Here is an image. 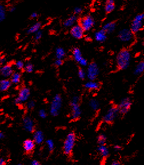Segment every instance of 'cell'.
Instances as JSON below:
<instances>
[{
	"mask_svg": "<svg viewBox=\"0 0 144 165\" xmlns=\"http://www.w3.org/2000/svg\"><path fill=\"white\" fill-rule=\"evenodd\" d=\"M131 59V54L126 49L121 50L118 54L116 58L118 67L121 70L126 69L129 65Z\"/></svg>",
	"mask_w": 144,
	"mask_h": 165,
	"instance_id": "cell-1",
	"label": "cell"
},
{
	"mask_svg": "<svg viewBox=\"0 0 144 165\" xmlns=\"http://www.w3.org/2000/svg\"><path fill=\"white\" fill-rule=\"evenodd\" d=\"M76 143V135L73 133H70L66 136L65 140L63 150L66 155H70L72 152Z\"/></svg>",
	"mask_w": 144,
	"mask_h": 165,
	"instance_id": "cell-2",
	"label": "cell"
},
{
	"mask_svg": "<svg viewBox=\"0 0 144 165\" xmlns=\"http://www.w3.org/2000/svg\"><path fill=\"white\" fill-rule=\"evenodd\" d=\"M79 102L80 98L77 96L74 97L70 102V106L72 107V118L73 120L79 118L81 114Z\"/></svg>",
	"mask_w": 144,
	"mask_h": 165,
	"instance_id": "cell-3",
	"label": "cell"
},
{
	"mask_svg": "<svg viewBox=\"0 0 144 165\" xmlns=\"http://www.w3.org/2000/svg\"><path fill=\"white\" fill-rule=\"evenodd\" d=\"M62 98L60 95H56L51 104L50 113L53 116H56L59 114L61 108Z\"/></svg>",
	"mask_w": 144,
	"mask_h": 165,
	"instance_id": "cell-4",
	"label": "cell"
},
{
	"mask_svg": "<svg viewBox=\"0 0 144 165\" xmlns=\"http://www.w3.org/2000/svg\"><path fill=\"white\" fill-rule=\"evenodd\" d=\"M119 112V111L117 107L113 106L110 107L103 116V121L106 123H112L117 117Z\"/></svg>",
	"mask_w": 144,
	"mask_h": 165,
	"instance_id": "cell-5",
	"label": "cell"
},
{
	"mask_svg": "<svg viewBox=\"0 0 144 165\" xmlns=\"http://www.w3.org/2000/svg\"><path fill=\"white\" fill-rule=\"evenodd\" d=\"M99 74V68L97 63L92 62L90 63L87 69V76L91 81H94Z\"/></svg>",
	"mask_w": 144,
	"mask_h": 165,
	"instance_id": "cell-6",
	"label": "cell"
},
{
	"mask_svg": "<svg viewBox=\"0 0 144 165\" xmlns=\"http://www.w3.org/2000/svg\"><path fill=\"white\" fill-rule=\"evenodd\" d=\"M144 19V14H140L135 17L132 22L130 28V30L133 33H137L141 29Z\"/></svg>",
	"mask_w": 144,
	"mask_h": 165,
	"instance_id": "cell-7",
	"label": "cell"
},
{
	"mask_svg": "<svg viewBox=\"0 0 144 165\" xmlns=\"http://www.w3.org/2000/svg\"><path fill=\"white\" fill-rule=\"evenodd\" d=\"M94 25V20L90 15L83 17L80 21V25L84 31H89L93 27Z\"/></svg>",
	"mask_w": 144,
	"mask_h": 165,
	"instance_id": "cell-8",
	"label": "cell"
},
{
	"mask_svg": "<svg viewBox=\"0 0 144 165\" xmlns=\"http://www.w3.org/2000/svg\"><path fill=\"white\" fill-rule=\"evenodd\" d=\"M131 106H132V101L129 98H123L121 101L118 107L119 111L121 114H125L129 111Z\"/></svg>",
	"mask_w": 144,
	"mask_h": 165,
	"instance_id": "cell-9",
	"label": "cell"
},
{
	"mask_svg": "<svg viewBox=\"0 0 144 165\" xmlns=\"http://www.w3.org/2000/svg\"><path fill=\"white\" fill-rule=\"evenodd\" d=\"M30 96V90L26 87H23L21 89L19 97L15 100V102L17 104H20L26 101Z\"/></svg>",
	"mask_w": 144,
	"mask_h": 165,
	"instance_id": "cell-10",
	"label": "cell"
},
{
	"mask_svg": "<svg viewBox=\"0 0 144 165\" xmlns=\"http://www.w3.org/2000/svg\"><path fill=\"white\" fill-rule=\"evenodd\" d=\"M84 30L80 25H76L72 26L70 30L71 35L76 39H81L83 37Z\"/></svg>",
	"mask_w": 144,
	"mask_h": 165,
	"instance_id": "cell-11",
	"label": "cell"
},
{
	"mask_svg": "<svg viewBox=\"0 0 144 165\" xmlns=\"http://www.w3.org/2000/svg\"><path fill=\"white\" fill-rule=\"evenodd\" d=\"M119 38L121 41L124 42H129L133 38V32L129 29H123L119 32Z\"/></svg>",
	"mask_w": 144,
	"mask_h": 165,
	"instance_id": "cell-12",
	"label": "cell"
},
{
	"mask_svg": "<svg viewBox=\"0 0 144 165\" xmlns=\"http://www.w3.org/2000/svg\"><path fill=\"white\" fill-rule=\"evenodd\" d=\"M0 73L3 77H8L12 76V74L13 73V70L10 65L6 64L1 67Z\"/></svg>",
	"mask_w": 144,
	"mask_h": 165,
	"instance_id": "cell-13",
	"label": "cell"
},
{
	"mask_svg": "<svg viewBox=\"0 0 144 165\" xmlns=\"http://www.w3.org/2000/svg\"><path fill=\"white\" fill-rule=\"evenodd\" d=\"M23 148L27 153L32 152L35 147V142L32 140H26L23 142Z\"/></svg>",
	"mask_w": 144,
	"mask_h": 165,
	"instance_id": "cell-14",
	"label": "cell"
},
{
	"mask_svg": "<svg viewBox=\"0 0 144 165\" xmlns=\"http://www.w3.org/2000/svg\"><path fill=\"white\" fill-rule=\"evenodd\" d=\"M106 33L103 29L98 31L94 34V38L97 41L103 42L106 39Z\"/></svg>",
	"mask_w": 144,
	"mask_h": 165,
	"instance_id": "cell-15",
	"label": "cell"
},
{
	"mask_svg": "<svg viewBox=\"0 0 144 165\" xmlns=\"http://www.w3.org/2000/svg\"><path fill=\"white\" fill-rule=\"evenodd\" d=\"M116 27V23L114 22H109L103 25V29L106 33H110L115 30Z\"/></svg>",
	"mask_w": 144,
	"mask_h": 165,
	"instance_id": "cell-16",
	"label": "cell"
},
{
	"mask_svg": "<svg viewBox=\"0 0 144 165\" xmlns=\"http://www.w3.org/2000/svg\"><path fill=\"white\" fill-rule=\"evenodd\" d=\"M77 20V18L76 16H71L69 18H68L66 20H65L63 22V25L64 26L68 28V27H71L74 25L75 23L76 22Z\"/></svg>",
	"mask_w": 144,
	"mask_h": 165,
	"instance_id": "cell-17",
	"label": "cell"
},
{
	"mask_svg": "<svg viewBox=\"0 0 144 165\" xmlns=\"http://www.w3.org/2000/svg\"><path fill=\"white\" fill-rule=\"evenodd\" d=\"M85 88L90 90H96L99 89L100 85L99 83L90 80L89 82L86 83L85 84Z\"/></svg>",
	"mask_w": 144,
	"mask_h": 165,
	"instance_id": "cell-18",
	"label": "cell"
},
{
	"mask_svg": "<svg viewBox=\"0 0 144 165\" xmlns=\"http://www.w3.org/2000/svg\"><path fill=\"white\" fill-rule=\"evenodd\" d=\"M24 127L29 131L32 132L34 130V124L32 120L29 118H26L24 120Z\"/></svg>",
	"mask_w": 144,
	"mask_h": 165,
	"instance_id": "cell-19",
	"label": "cell"
},
{
	"mask_svg": "<svg viewBox=\"0 0 144 165\" xmlns=\"http://www.w3.org/2000/svg\"><path fill=\"white\" fill-rule=\"evenodd\" d=\"M11 86V81L8 80H2L0 81V90L6 91Z\"/></svg>",
	"mask_w": 144,
	"mask_h": 165,
	"instance_id": "cell-20",
	"label": "cell"
},
{
	"mask_svg": "<svg viewBox=\"0 0 144 165\" xmlns=\"http://www.w3.org/2000/svg\"><path fill=\"white\" fill-rule=\"evenodd\" d=\"M73 56L74 60L77 62H80L83 58L81 50L77 47H76L73 50Z\"/></svg>",
	"mask_w": 144,
	"mask_h": 165,
	"instance_id": "cell-21",
	"label": "cell"
},
{
	"mask_svg": "<svg viewBox=\"0 0 144 165\" xmlns=\"http://www.w3.org/2000/svg\"><path fill=\"white\" fill-rule=\"evenodd\" d=\"M43 139H44L43 134L41 131H37L34 133V142L36 143H37V144H41L43 142Z\"/></svg>",
	"mask_w": 144,
	"mask_h": 165,
	"instance_id": "cell-22",
	"label": "cell"
},
{
	"mask_svg": "<svg viewBox=\"0 0 144 165\" xmlns=\"http://www.w3.org/2000/svg\"><path fill=\"white\" fill-rule=\"evenodd\" d=\"M98 151L100 153V154H101V155L103 158L107 157L109 155V153L107 147L105 144L99 145V146L98 147Z\"/></svg>",
	"mask_w": 144,
	"mask_h": 165,
	"instance_id": "cell-23",
	"label": "cell"
},
{
	"mask_svg": "<svg viewBox=\"0 0 144 165\" xmlns=\"http://www.w3.org/2000/svg\"><path fill=\"white\" fill-rule=\"evenodd\" d=\"M144 72V61H141L136 66L134 69V74L136 75H140Z\"/></svg>",
	"mask_w": 144,
	"mask_h": 165,
	"instance_id": "cell-24",
	"label": "cell"
},
{
	"mask_svg": "<svg viewBox=\"0 0 144 165\" xmlns=\"http://www.w3.org/2000/svg\"><path fill=\"white\" fill-rule=\"evenodd\" d=\"M41 24L40 22H37L32 25L28 30V33H35L39 30L41 28Z\"/></svg>",
	"mask_w": 144,
	"mask_h": 165,
	"instance_id": "cell-25",
	"label": "cell"
},
{
	"mask_svg": "<svg viewBox=\"0 0 144 165\" xmlns=\"http://www.w3.org/2000/svg\"><path fill=\"white\" fill-rule=\"evenodd\" d=\"M21 76L19 73H13L11 76V82L17 84L20 82Z\"/></svg>",
	"mask_w": 144,
	"mask_h": 165,
	"instance_id": "cell-26",
	"label": "cell"
},
{
	"mask_svg": "<svg viewBox=\"0 0 144 165\" xmlns=\"http://www.w3.org/2000/svg\"><path fill=\"white\" fill-rule=\"evenodd\" d=\"M89 106L93 110H97L99 109L100 104L99 101L95 99H92L89 101Z\"/></svg>",
	"mask_w": 144,
	"mask_h": 165,
	"instance_id": "cell-27",
	"label": "cell"
},
{
	"mask_svg": "<svg viewBox=\"0 0 144 165\" xmlns=\"http://www.w3.org/2000/svg\"><path fill=\"white\" fill-rule=\"evenodd\" d=\"M56 57L58 59H62L65 56V52L62 47H58L56 50Z\"/></svg>",
	"mask_w": 144,
	"mask_h": 165,
	"instance_id": "cell-28",
	"label": "cell"
},
{
	"mask_svg": "<svg viewBox=\"0 0 144 165\" xmlns=\"http://www.w3.org/2000/svg\"><path fill=\"white\" fill-rule=\"evenodd\" d=\"M115 8L114 3H111V2H106V4L105 5V12L107 13H109L112 12Z\"/></svg>",
	"mask_w": 144,
	"mask_h": 165,
	"instance_id": "cell-29",
	"label": "cell"
},
{
	"mask_svg": "<svg viewBox=\"0 0 144 165\" xmlns=\"http://www.w3.org/2000/svg\"><path fill=\"white\" fill-rule=\"evenodd\" d=\"M6 13L4 7L0 4V22L3 21L5 19Z\"/></svg>",
	"mask_w": 144,
	"mask_h": 165,
	"instance_id": "cell-30",
	"label": "cell"
},
{
	"mask_svg": "<svg viewBox=\"0 0 144 165\" xmlns=\"http://www.w3.org/2000/svg\"><path fill=\"white\" fill-rule=\"evenodd\" d=\"M97 141L99 145L105 144L106 141V137L104 134H100L97 138Z\"/></svg>",
	"mask_w": 144,
	"mask_h": 165,
	"instance_id": "cell-31",
	"label": "cell"
},
{
	"mask_svg": "<svg viewBox=\"0 0 144 165\" xmlns=\"http://www.w3.org/2000/svg\"><path fill=\"white\" fill-rule=\"evenodd\" d=\"M24 69L25 72L28 73H32L33 71V65L32 63H27L25 66H24Z\"/></svg>",
	"mask_w": 144,
	"mask_h": 165,
	"instance_id": "cell-32",
	"label": "cell"
},
{
	"mask_svg": "<svg viewBox=\"0 0 144 165\" xmlns=\"http://www.w3.org/2000/svg\"><path fill=\"white\" fill-rule=\"evenodd\" d=\"M46 144H47V145H48V149L49 150V151H52L53 149H54V143L53 142L52 140H48L46 141Z\"/></svg>",
	"mask_w": 144,
	"mask_h": 165,
	"instance_id": "cell-33",
	"label": "cell"
},
{
	"mask_svg": "<svg viewBox=\"0 0 144 165\" xmlns=\"http://www.w3.org/2000/svg\"><path fill=\"white\" fill-rule=\"evenodd\" d=\"M78 75L81 79L83 80L86 77V72L84 71L83 69H80L78 72Z\"/></svg>",
	"mask_w": 144,
	"mask_h": 165,
	"instance_id": "cell-34",
	"label": "cell"
},
{
	"mask_svg": "<svg viewBox=\"0 0 144 165\" xmlns=\"http://www.w3.org/2000/svg\"><path fill=\"white\" fill-rule=\"evenodd\" d=\"M15 66L18 69L21 70L24 67V63L21 61H19L16 62Z\"/></svg>",
	"mask_w": 144,
	"mask_h": 165,
	"instance_id": "cell-35",
	"label": "cell"
},
{
	"mask_svg": "<svg viewBox=\"0 0 144 165\" xmlns=\"http://www.w3.org/2000/svg\"><path fill=\"white\" fill-rule=\"evenodd\" d=\"M42 36V32L40 30H39L38 32L35 33V39H36V40H39L40 39H41Z\"/></svg>",
	"mask_w": 144,
	"mask_h": 165,
	"instance_id": "cell-36",
	"label": "cell"
},
{
	"mask_svg": "<svg viewBox=\"0 0 144 165\" xmlns=\"http://www.w3.org/2000/svg\"><path fill=\"white\" fill-rule=\"evenodd\" d=\"M79 64H80L81 66H87V65H88V61H87V60H86L85 58H84L83 57L80 61V62H79Z\"/></svg>",
	"mask_w": 144,
	"mask_h": 165,
	"instance_id": "cell-37",
	"label": "cell"
},
{
	"mask_svg": "<svg viewBox=\"0 0 144 165\" xmlns=\"http://www.w3.org/2000/svg\"><path fill=\"white\" fill-rule=\"evenodd\" d=\"M82 9L80 7H76L74 9V13L76 14H79L82 12Z\"/></svg>",
	"mask_w": 144,
	"mask_h": 165,
	"instance_id": "cell-38",
	"label": "cell"
},
{
	"mask_svg": "<svg viewBox=\"0 0 144 165\" xmlns=\"http://www.w3.org/2000/svg\"><path fill=\"white\" fill-rule=\"evenodd\" d=\"M39 116H40V117L42 118H46L47 114H46V113L45 110H41L39 112Z\"/></svg>",
	"mask_w": 144,
	"mask_h": 165,
	"instance_id": "cell-39",
	"label": "cell"
},
{
	"mask_svg": "<svg viewBox=\"0 0 144 165\" xmlns=\"http://www.w3.org/2000/svg\"><path fill=\"white\" fill-rule=\"evenodd\" d=\"M63 63V61L62 60V59H58L57 60H56V61L54 62V64L56 66H61Z\"/></svg>",
	"mask_w": 144,
	"mask_h": 165,
	"instance_id": "cell-40",
	"label": "cell"
},
{
	"mask_svg": "<svg viewBox=\"0 0 144 165\" xmlns=\"http://www.w3.org/2000/svg\"><path fill=\"white\" fill-rule=\"evenodd\" d=\"M37 16H38V14L37 13H33L31 14V17L33 19H35V18L37 17Z\"/></svg>",
	"mask_w": 144,
	"mask_h": 165,
	"instance_id": "cell-41",
	"label": "cell"
},
{
	"mask_svg": "<svg viewBox=\"0 0 144 165\" xmlns=\"http://www.w3.org/2000/svg\"><path fill=\"white\" fill-rule=\"evenodd\" d=\"M32 165H40V162H38L37 161H36V160H34V161H32Z\"/></svg>",
	"mask_w": 144,
	"mask_h": 165,
	"instance_id": "cell-42",
	"label": "cell"
},
{
	"mask_svg": "<svg viewBox=\"0 0 144 165\" xmlns=\"http://www.w3.org/2000/svg\"><path fill=\"white\" fill-rule=\"evenodd\" d=\"M112 165H120V163L118 161H114L112 162Z\"/></svg>",
	"mask_w": 144,
	"mask_h": 165,
	"instance_id": "cell-43",
	"label": "cell"
},
{
	"mask_svg": "<svg viewBox=\"0 0 144 165\" xmlns=\"http://www.w3.org/2000/svg\"><path fill=\"white\" fill-rule=\"evenodd\" d=\"M114 149L116 150V151H119L120 149H121V146H119V145H116L114 146Z\"/></svg>",
	"mask_w": 144,
	"mask_h": 165,
	"instance_id": "cell-44",
	"label": "cell"
},
{
	"mask_svg": "<svg viewBox=\"0 0 144 165\" xmlns=\"http://www.w3.org/2000/svg\"><path fill=\"white\" fill-rule=\"evenodd\" d=\"M5 164H6L5 161L3 159L1 158V159H0V165H5Z\"/></svg>",
	"mask_w": 144,
	"mask_h": 165,
	"instance_id": "cell-45",
	"label": "cell"
},
{
	"mask_svg": "<svg viewBox=\"0 0 144 165\" xmlns=\"http://www.w3.org/2000/svg\"><path fill=\"white\" fill-rule=\"evenodd\" d=\"M34 104L33 102H29V108H32V107L34 106Z\"/></svg>",
	"mask_w": 144,
	"mask_h": 165,
	"instance_id": "cell-46",
	"label": "cell"
},
{
	"mask_svg": "<svg viewBox=\"0 0 144 165\" xmlns=\"http://www.w3.org/2000/svg\"><path fill=\"white\" fill-rule=\"evenodd\" d=\"M15 9H16V8H15L14 7H12V8H10L9 10H10V12H14V11L15 10Z\"/></svg>",
	"mask_w": 144,
	"mask_h": 165,
	"instance_id": "cell-47",
	"label": "cell"
},
{
	"mask_svg": "<svg viewBox=\"0 0 144 165\" xmlns=\"http://www.w3.org/2000/svg\"><path fill=\"white\" fill-rule=\"evenodd\" d=\"M4 62H5V59L2 58L0 56V64H2L4 63Z\"/></svg>",
	"mask_w": 144,
	"mask_h": 165,
	"instance_id": "cell-48",
	"label": "cell"
},
{
	"mask_svg": "<svg viewBox=\"0 0 144 165\" xmlns=\"http://www.w3.org/2000/svg\"><path fill=\"white\" fill-rule=\"evenodd\" d=\"M115 0H106V2H111V3H114Z\"/></svg>",
	"mask_w": 144,
	"mask_h": 165,
	"instance_id": "cell-49",
	"label": "cell"
},
{
	"mask_svg": "<svg viewBox=\"0 0 144 165\" xmlns=\"http://www.w3.org/2000/svg\"><path fill=\"white\" fill-rule=\"evenodd\" d=\"M3 137V134L2 133L0 132V139H1V138H2Z\"/></svg>",
	"mask_w": 144,
	"mask_h": 165,
	"instance_id": "cell-50",
	"label": "cell"
},
{
	"mask_svg": "<svg viewBox=\"0 0 144 165\" xmlns=\"http://www.w3.org/2000/svg\"><path fill=\"white\" fill-rule=\"evenodd\" d=\"M143 45H144V42H143Z\"/></svg>",
	"mask_w": 144,
	"mask_h": 165,
	"instance_id": "cell-51",
	"label": "cell"
}]
</instances>
